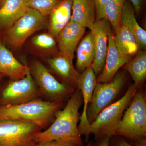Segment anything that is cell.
I'll use <instances>...</instances> for the list:
<instances>
[{
	"instance_id": "cell-13",
	"label": "cell",
	"mask_w": 146,
	"mask_h": 146,
	"mask_svg": "<svg viewBox=\"0 0 146 146\" xmlns=\"http://www.w3.org/2000/svg\"><path fill=\"white\" fill-rule=\"evenodd\" d=\"M85 29L80 24L70 21L57 38L60 54L73 60L76 48L85 33Z\"/></svg>"
},
{
	"instance_id": "cell-14",
	"label": "cell",
	"mask_w": 146,
	"mask_h": 146,
	"mask_svg": "<svg viewBox=\"0 0 146 146\" xmlns=\"http://www.w3.org/2000/svg\"><path fill=\"white\" fill-rule=\"evenodd\" d=\"M29 73V66L18 61L0 39V74L16 80L23 78Z\"/></svg>"
},
{
	"instance_id": "cell-2",
	"label": "cell",
	"mask_w": 146,
	"mask_h": 146,
	"mask_svg": "<svg viewBox=\"0 0 146 146\" xmlns=\"http://www.w3.org/2000/svg\"><path fill=\"white\" fill-rule=\"evenodd\" d=\"M64 105V103L39 98L21 104L0 106V119L30 123L44 130L49 126L56 112L61 109Z\"/></svg>"
},
{
	"instance_id": "cell-6",
	"label": "cell",
	"mask_w": 146,
	"mask_h": 146,
	"mask_svg": "<svg viewBox=\"0 0 146 146\" xmlns=\"http://www.w3.org/2000/svg\"><path fill=\"white\" fill-rule=\"evenodd\" d=\"M46 18L36 11L29 9L11 27L0 32V39L12 48H20L31 35L44 27Z\"/></svg>"
},
{
	"instance_id": "cell-28",
	"label": "cell",
	"mask_w": 146,
	"mask_h": 146,
	"mask_svg": "<svg viewBox=\"0 0 146 146\" xmlns=\"http://www.w3.org/2000/svg\"><path fill=\"white\" fill-rule=\"evenodd\" d=\"M133 5L134 11L137 14L141 12L144 0H130Z\"/></svg>"
},
{
	"instance_id": "cell-9",
	"label": "cell",
	"mask_w": 146,
	"mask_h": 146,
	"mask_svg": "<svg viewBox=\"0 0 146 146\" xmlns=\"http://www.w3.org/2000/svg\"><path fill=\"white\" fill-rule=\"evenodd\" d=\"M125 79L123 73H117L112 81L108 83H97L87 109V119L90 124L117 98L124 86Z\"/></svg>"
},
{
	"instance_id": "cell-25",
	"label": "cell",
	"mask_w": 146,
	"mask_h": 146,
	"mask_svg": "<svg viewBox=\"0 0 146 146\" xmlns=\"http://www.w3.org/2000/svg\"><path fill=\"white\" fill-rule=\"evenodd\" d=\"M32 44L36 48L44 50H50L56 46L55 38L50 33L38 35L31 39Z\"/></svg>"
},
{
	"instance_id": "cell-26",
	"label": "cell",
	"mask_w": 146,
	"mask_h": 146,
	"mask_svg": "<svg viewBox=\"0 0 146 146\" xmlns=\"http://www.w3.org/2000/svg\"><path fill=\"white\" fill-rule=\"evenodd\" d=\"M96 7V20L106 19L105 7L108 0H93Z\"/></svg>"
},
{
	"instance_id": "cell-27",
	"label": "cell",
	"mask_w": 146,
	"mask_h": 146,
	"mask_svg": "<svg viewBox=\"0 0 146 146\" xmlns=\"http://www.w3.org/2000/svg\"><path fill=\"white\" fill-rule=\"evenodd\" d=\"M36 146H80L77 144L63 141H51L45 143H39Z\"/></svg>"
},
{
	"instance_id": "cell-21",
	"label": "cell",
	"mask_w": 146,
	"mask_h": 146,
	"mask_svg": "<svg viewBox=\"0 0 146 146\" xmlns=\"http://www.w3.org/2000/svg\"><path fill=\"white\" fill-rule=\"evenodd\" d=\"M114 40L117 48L121 54L131 56L139 50L135 36L126 27L121 24L115 32Z\"/></svg>"
},
{
	"instance_id": "cell-7",
	"label": "cell",
	"mask_w": 146,
	"mask_h": 146,
	"mask_svg": "<svg viewBox=\"0 0 146 146\" xmlns=\"http://www.w3.org/2000/svg\"><path fill=\"white\" fill-rule=\"evenodd\" d=\"M39 98L43 99L42 94L30 72L18 80L0 82V106L21 104Z\"/></svg>"
},
{
	"instance_id": "cell-32",
	"label": "cell",
	"mask_w": 146,
	"mask_h": 146,
	"mask_svg": "<svg viewBox=\"0 0 146 146\" xmlns=\"http://www.w3.org/2000/svg\"><path fill=\"white\" fill-rule=\"evenodd\" d=\"M5 0H0V7L2 6Z\"/></svg>"
},
{
	"instance_id": "cell-4",
	"label": "cell",
	"mask_w": 146,
	"mask_h": 146,
	"mask_svg": "<svg viewBox=\"0 0 146 146\" xmlns=\"http://www.w3.org/2000/svg\"><path fill=\"white\" fill-rule=\"evenodd\" d=\"M137 91V87L131 84L121 98L103 110L90 124V134H94L96 140L107 135L112 136Z\"/></svg>"
},
{
	"instance_id": "cell-30",
	"label": "cell",
	"mask_w": 146,
	"mask_h": 146,
	"mask_svg": "<svg viewBox=\"0 0 146 146\" xmlns=\"http://www.w3.org/2000/svg\"><path fill=\"white\" fill-rule=\"evenodd\" d=\"M115 146H135L131 145L124 140H120L117 141Z\"/></svg>"
},
{
	"instance_id": "cell-8",
	"label": "cell",
	"mask_w": 146,
	"mask_h": 146,
	"mask_svg": "<svg viewBox=\"0 0 146 146\" xmlns=\"http://www.w3.org/2000/svg\"><path fill=\"white\" fill-rule=\"evenodd\" d=\"M38 126L17 120L0 119V146H36Z\"/></svg>"
},
{
	"instance_id": "cell-16",
	"label": "cell",
	"mask_w": 146,
	"mask_h": 146,
	"mask_svg": "<svg viewBox=\"0 0 146 146\" xmlns=\"http://www.w3.org/2000/svg\"><path fill=\"white\" fill-rule=\"evenodd\" d=\"M28 0H5L0 7V32L11 27L28 10Z\"/></svg>"
},
{
	"instance_id": "cell-12",
	"label": "cell",
	"mask_w": 146,
	"mask_h": 146,
	"mask_svg": "<svg viewBox=\"0 0 146 146\" xmlns=\"http://www.w3.org/2000/svg\"><path fill=\"white\" fill-rule=\"evenodd\" d=\"M108 42L104 68L97 79V83H108L112 81L119 69L131 60V56L121 54L118 50L111 29L108 33Z\"/></svg>"
},
{
	"instance_id": "cell-24",
	"label": "cell",
	"mask_w": 146,
	"mask_h": 146,
	"mask_svg": "<svg viewBox=\"0 0 146 146\" xmlns=\"http://www.w3.org/2000/svg\"><path fill=\"white\" fill-rule=\"evenodd\" d=\"M61 0H28L29 9H34L44 17L50 16L51 13Z\"/></svg>"
},
{
	"instance_id": "cell-29",
	"label": "cell",
	"mask_w": 146,
	"mask_h": 146,
	"mask_svg": "<svg viewBox=\"0 0 146 146\" xmlns=\"http://www.w3.org/2000/svg\"><path fill=\"white\" fill-rule=\"evenodd\" d=\"M111 137V135H107L100 138L99 142L96 146H109L110 141Z\"/></svg>"
},
{
	"instance_id": "cell-31",
	"label": "cell",
	"mask_w": 146,
	"mask_h": 146,
	"mask_svg": "<svg viewBox=\"0 0 146 146\" xmlns=\"http://www.w3.org/2000/svg\"><path fill=\"white\" fill-rule=\"evenodd\" d=\"M5 78V76L3 75L2 74H0V82L2 81Z\"/></svg>"
},
{
	"instance_id": "cell-33",
	"label": "cell",
	"mask_w": 146,
	"mask_h": 146,
	"mask_svg": "<svg viewBox=\"0 0 146 146\" xmlns=\"http://www.w3.org/2000/svg\"><path fill=\"white\" fill-rule=\"evenodd\" d=\"M92 143L91 142H90L89 143L87 144L86 146H92Z\"/></svg>"
},
{
	"instance_id": "cell-3",
	"label": "cell",
	"mask_w": 146,
	"mask_h": 146,
	"mask_svg": "<svg viewBox=\"0 0 146 146\" xmlns=\"http://www.w3.org/2000/svg\"><path fill=\"white\" fill-rule=\"evenodd\" d=\"M112 136L124 137L136 146H146V101L137 91Z\"/></svg>"
},
{
	"instance_id": "cell-17",
	"label": "cell",
	"mask_w": 146,
	"mask_h": 146,
	"mask_svg": "<svg viewBox=\"0 0 146 146\" xmlns=\"http://www.w3.org/2000/svg\"><path fill=\"white\" fill-rule=\"evenodd\" d=\"M72 3L73 0H61L50 14L49 33L54 38L70 21Z\"/></svg>"
},
{
	"instance_id": "cell-19",
	"label": "cell",
	"mask_w": 146,
	"mask_h": 146,
	"mask_svg": "<svg viewBox=\"0 0 146 146\" xmlns=\"http://www.w3.org/2000/svg\"><path fill=\"white\" fill-rule=\"evenodd\" d=\"M121 24L125 26L135 36L139 48L146 46V31L138 24L135 15V11L127 0L123 7L121 17Z\"/></svg>"
},
{
	"instance_id": "cell-11",
	"label": "cell",
	"mask_w": 146,
	"mask_h": 146,
	"mask_svg": "<svg viewBox=\"0 0 146 146\" xmlns=\"http://www.w3.org/2000/svg\"><path fill=\"white\" fill-rule=\"evenodd\" d=\"M96 80V74L90 66L80 74L78 80L77 88L81 92L84 104L83 111L80 117L78 128L80 135L85 136L86 138H89L90 135V124L87 119V109L97 84Z\"/></svg>"
},
{
	"instance_id": "cell-22",
	"label": "cell",
	"mask_w": 146,
	"mask_h": 146,
	"mask_svg": "<svg viewBox=\"0 0 146 146\" xmlns=\"http://www.w3.org/2000/svg\"><path fill=\"white\" fill-rule=\"evenodd\" d=\"M126 69L133 79V84L139 88L146 78V52L140 51L136 57L126 64Z\"/></svg>"
},
{
	"instance_id": "cell-18",
	"label": "cell",
	"mask_w": 146,
	"mask_h": 146,
	"mask_svg": "<svg viewBox=\"0 0 146 146\" xmlns=\"http://www.w3.org/2000/svg\"><path fill=\"white\" fill-rule=\"evenodd\" d=\"M96 16L93 0H73L70 21L90 29L96 21Z\"/></svg>"
},
{
	"instance_id": "cell-10",
	"label": "cell",
	"mask_w": 146,
	"mask_h": 146,
	"mask_svg": "<svg viewBox=\"0 0 146 146\" xmlns=\"http://www.w3.org/2000/svg\"><path fill=\"white\" fill-rule=\"evenodd\" d=\"M110 24L106 19L95 21L90 29L95 46V56L91 67L96 76L99 75L104 68L107 55L108 35Z\"/></svg>"
},
{
	"instance_id": "cell-23",
	"label": "cell",
	"mask_w": 146,
	"mask_h": 146,
	"mask_svg": "<svg viewBox=\"0 0 146 146\" xmlns=\"http://www.w3.org/2000/svg\"><path fill=\"white\" fill-rule=\"evenodd\" d=\"M127 0H108L105 12L106 19L109 21L115 32L121 25V17L124 5Z\"/></svg>"
},
{
	"instance_id": "cell-5",
	"label": "cell",
	"mask_w": 146,
	"mask_h": 146,
	"mask_svg": "<svg viewBox=\"0 0 146 146\" xmlns=\"http://www.w3.org/2000/svg\"><path fill=\"white\" fill-rule=\"evenodd\" d=\"M29 67L43 99L64 103L74 92V88L58 80L42 62L35 60Z\"/></svg>"
},
{
	"instance_id": "cell-15",
	"label": "cell",
	"mask_w": 146,
	"mask_h": 146,
	"mask_svg": "<svg viewBox=\"0 0 146 146\" xmlns=\"http://www.w3.org/2000/svg\"><path fill=\"white\" fill-rule=\"evenodd\" d=\"M73 60L60 54L48 58L47 62L50 70L61 79L62 83L76 89L81 74L74 67Z\"/></svg>"
},
{
	"instance_id": "cell-20",
	"label": "cell",
	"mask_w": 146,
	"mask_h": 146,
	"mask_svg": "<svg viewBox=\"0 0 146 146\" xmlns=\"http://www.w3.org/2000/svg\"><path fill=\"white\" fill-rule=\"evenodd\" d=\"M95 56L94 37L91 32L82 40L77 49L76 70L80 74L91 66Z\"/></svg>"
},
{
	"instance_id": "cell-1",
	"label": "cell",
	"mask_w": 146,
	"mask_h": 146,
	"mask_svg": "<svg viewBox=\"0 0 146 146\" xmlns=\"http://www.w3.org/2000/svg\"><path fill=\"white\" fill-rule=\"evenodd\" d=\"M82 103L81 92L78 89H75L64 108L56 112L52 123L37 134V143L51 141H63L83 146V141L78 128L80 116L79 110Z\"/></svg>"
}]
</instances>
